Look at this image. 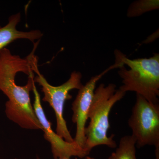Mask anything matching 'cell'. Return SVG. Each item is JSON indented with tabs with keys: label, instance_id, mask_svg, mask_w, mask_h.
<instances>
[{
	"label": "cell",
	"instance_id": "1",
	"mask_svg": "<svg viewBox=\"0 0 159 159\" xmlns=\"http://www.w3.org/2000/svg\"><path fill=\"white\" fill-rule=\"evenodd\" d=\"M34 76L27 57L22 58L6 48L0 51V91L8 99L6 117L22 128L42 130L30 96Z\"/></svg>",
	"mask_w": 159,
	"mask_h": 159
},
{
	"label": "cell",
	"instance_id": "2",
	"mask_svg": "<svg viewBox=\"0 0 159 159\" xmlns=\"http://www.w3.org/2000/svg\"><path fill=\"white\" fill-rule=\"evenodd\" d=\"M114 68H119L118 74L123 85L119 89L126 93L134 92L148 102L159 103V54L149 58L130 59L119 51L115 52Z\"/></svg>",
	"mask_w": 159,
	"mask_h": 159
},
{
	"label": "cell",
	"instance_id": "3",
	"mask_svg": "<svg viewBox=\"0 0 159 159\" xmlns=\"http://www.w3.org/2000/svg\"><path fill=\"white\" fill-rule=\"evenodd\" d=\"M116 87L114 84H109L107 86L101 84L95 90L89 112L90 122L85 128L84 148L89 153L98 145H105L113 148L117 147L116 143L113 140L114 135L109 137L107 136L110 126L109 116L113 106L126 93L116 89Z\"/></svg>",
	"mask_w": 159,
	"mask_h": 159
},
{
	"label": "cell",
	"instance_id": "4",
	"mask_svg": "<svg viewBox=\"0 0 159 159\" xmlns=\"http://www.w3.org/2000/svg\"><path fill=\"white\" fill-rule=\"evenodd\" d=\"M37 46V45H34L33 51L27 56L31 70L37 75L34 77V82L41 86L44 94L43 101L48 102L55 112L57 124L56 133L67 142H74V138L69 131L63 117L64 108L66 101L72 99L70 91L74 89H80L83 86L81 81L82 74L80 72L74 71L71 73L66 82L57 86L51 85L39 70L38 58L34 54Z\"/></svg>",
	"mask_w": 159,
	"mask_h": 159
},
{
	"label": "cell",
	"instance_id": "5",
	"mask_svg": "<svg viewBox=\"0 0 159 159\" xmlns=\"http://www.w3.org/2000/svg\"><path fill=\"white\" fill-rule=\"evenodd\" d=\"M137 147H159V104L148 102L139 94L129 119Z\"/></svg>",
	"mask_w": 159,
	"mask_h": 159
},
{
	"label": "cell",
	"instance_id": "6",
	"mask_svg": "<svg viewBox=\"0 0 159 159\" xmlns=\"http://www.w3.org/2000/svg\"><path fill=\"white\" fill-rule=\"evenodd\" d=\"M34 102L33 108L42 127L44 137L51 145V152L54 159H70L71 157H77L80 158L86 157L90 153L77 145L75 142H70L60 137L52 129L51 123L46 117L42 105L40 95L33 83Z\"/></svg>",
	"mask_w": 159,
	"mask_h": 159
},
{
	"label": "cell",
	"instance_id": "7",
	"mask_svg": "<svg viewBox=\"0 0 159 159\" xmlns=\"http://www.w3.org/2000/svg\"><path fill=\"white\" fill-rule=\"evenodd\" d=\"M106 70L98 75L91 77L78 91L77 97L72 103L73 111L72 120L76 124V132L74 141L81 148H84L86 142V123L89 119L88 115L97 82L106 73Z\"/></svg>",
	"mask_w": 159,
	"mask_h": 159
},
{
	"label": "cell",
	"instance_id": "8",
	"mask_svg": "<svg viewBox=\"0 0 159 159\" xmlns=\"http://www.w3.org/2000/svg\"><path fill=\"white\" fill-rule=\"evenodd\" d=\"M21 20V14L17 12L10 16L6 25L0 26V51L11 43L19 39L29 40L34 43L42 37L43 34L39 30L20 31L16 29Z\"/></svg>",
	"mask_w": 159,
	"mask_h": 159
},
{
	"label": "cell",
	"instance_id": "9",
	"mask_svg": "<svg viewBox=\"0 0 159 159\" xmlns=\"http://www.w3.org/2000/svg\"><path fill=\"white\" fill-rule=\"evenodd\" d=\"M136 144V141L132 135L122 137L119 147L107 159H137Z\"/></svg>",
	"mask_w": 159,
	"mask_h": 159
},
{
	"label": "cell",
	"instance_id": "10",
	"mask_svg": "<svg viewBox=\"0 0 159 159\" xmlns=\"http://www.w3.org/2000/svg\"><path fill=\"white\" fill-rule=\"evenodd\" d=\"M158 0H140L132 3L129 7L127 15L128 17L140 16L148 11L158 9Z\"/></svg>",
	"mask_w": 159,
	"mask_h": 159
},
{
	"label": "cell",
	"instance_id": "11",
	"mask_svg": "<svg viewBox=\"0 0 159 159\" xmlns=\"http://www.w3.org/2000/svg\"><path fill=\"white\" fill-rule=\"evenodd\" d=\"M156 159H159V147H156Z\"/></svg>",
	"mask_w": 159,
	"mask_h": 159
},
{
	"label": "cell",
	"instance_id": "12",
	"mask_svg": "<svg viewBox=\"0 0 159 159\" xmlns=\"http://www.w3.org/2000/svg\"><path fill=\"white\" fill-rule=\"evenodd\" d=\"M85 159H95L94 158H91L90 157H85Z\"/></svg>",
	"mask_w": 159,
	"mask_h": 159
}]
</instances>
